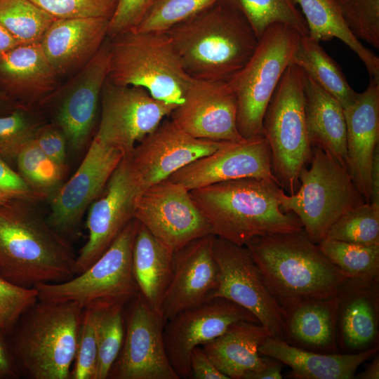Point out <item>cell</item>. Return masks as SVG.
<instances>
[{
  "label": "cell",
  "mask_w": 379,
  "mask_h": 379,
  "mask_svg": "<svg viewBox=\"0 0 379 379\" xmlns=\"http://www.w3.org/2000/svg\"><path fill=\"white\" fill-rule=\"evenodd\" d=\"M302 36L286 25L270 26L259 39L253 55L229 81L237 100V123L248 139L262 135V120L275 89Z\"/></svg>",
  "instance_id": "9c48e42d"
},
{
  "label": "cell",
  "mask_w": 379,
  "mask_h": 379,
  "mask_svg": "<svg viewBox=\"0 0 379 379\" xmlns=\"http://www.w3.org/2000/svg\"><path fill=\"white\" fill-rule=\"evenodd\" d=\"M244 246L283 310L303 300L337 296L352 279L323 253L303 229L256 237Z\"/></svg>",
  "instance_id": "7a4b0ae2"
},
{
  "label": "cell",
  "mask_w": 379,
  "mask_h": 379,
  "mask_svg": "<svg viewBox=\"0 0 379 379\" xmlns=\"http://www.w3.org/2000/svg\"><path fill=\"white\" fill-rule=\"evenodd\" d=\"M34 140L48 157L67 166V141L59 126L52 121L44 122L37 129Z\"/></svg>",
  "instance_id": "c3c4849f"
},
{
  "label": "cell",
  "mask_w": 379,
  "mask_h": 379,
  "mask_svg": "<svg viewBox=\"0 0 379 379\" xmlns=\"http://www.w3.org/2000/svg\"><path fill=\"white\" fill-rule=\"evenodd\" d=\"M271 336L260 323L239 321L201 347L215 366L230 379H246L267 367L259 347Z\"/></svg>",
  "instance_id": "83f0119b"
},
{
  "label": "cell",
  "mask_w": 379,
  "mask_h": 379,
  "mask_svg": "<svg viewBox=\"0 0 379 379\" xmlns=\"http://www.w3.org/2000/svg\"><path fill=\"white\" fill-rule=\"evenodd\" d=\"M109 20L102 18L55 19L40 45L58 74H74L99 51L107 38Z\"/></svg>",
  "instance_id": "d4e9b609"
},
{
  "label": "cell",
  "mask_w": 379,
  "mask_h": 379,
  "mask_svg": "<svg viewBox=\"0 0 379 379\" xmlns=\"http://www.w3.org/2000/svg\"><path fill=\"white\" fill-rule=\"evenodd\" d=\"M304 77L297 65L288 66L262 120V135L270 149L274 175L290 195L297 192L300 171L312 154L305 121Z\"/></svg>",
  "instance_id": "ba28073f"
},
{
  "label": "cell",
  "mask_w": 379,
  "mask_h": 379,
  "mask_svg": "<svg viewBox=\"0 0 379 379\" xmlns=\"http://www.w3.org/2000/svg\"><path fill=\"white\" fill-rule=\"evenodd\" d=\"M378 282L351 279L338 294L337 331L340 344L347 350H365L378 339Z\"/></svg>",
  "instance_id": "4316f807"
},
{
  "label": "cell",
  "mask_w": 379,
  "mask_h": 379,
  "mask_svg": "<svg viewBox=\"0 0 379 379\" xmlns=\"http://www.w3.org/2000/svg\"><path fill=\"white\" fill-rule=\"evenodd\" d=\"M215 235L197 239L173 253V272L161 309L164 322L211 298L219 270L213 253Z\"/></svg>",
  "instance_id": "7402d4cb"
},
{
  "label": "cell",
  "mask_w": 379,
  "mask_h": 379,
  "mask_svg": "<svg viewBox=\"0 0 379 379\" xmlns=\"http://www.w3.org/2000/svg\"><path fill=\"white\" fill-rule=\"evenodd\" d=\"M37 203L18 199L0 205V275L25 288L76 275L71 241L49 225Z\"/></svg>",
  "instance_id": "6da1fadb"
},
{
  "label": "cell",
  "mask_w": 379,
  "mask_h": 379,
  "mask_svg": "<svg viewBox=\"0 0 379 379\" xmlns=\"http://www.w3.org/2000/svg\"><path fill=\"white\" fill-rule=\"evenodd\" d=\"M37 300L35 288L18 286L0 275V329L9 335L22 313Z\"/></svg>",
  "instance_id": "ee69618b"
},
{
  "label": "cell",
  "mask_w": 379,
  "mask_h": 379,
  "mask_svg": "<svg viewBox=\"0 0 379 379\" xmlns=\"http://www.w3.org/2000/svg\"><path fill=\"white\" fill-rule=\"evenodd\" d=\"M301 8L308 35L320 42L334 38L345 44L364 64L370 79L379 80V58L366 48L349 27L335 0H294Z\"/></svg>",
  "instance_id": "1f68e13d"
},
{
  "label": "cell",
  "mask_w": 379,
  "mask_h": 379,
  "mask_svg": "<svg viewBox=\"0 0 379 379\" xmlns=\"http://www.w3.org/2000/svg\"><path fill=\"white\" fill-rule=\"evenodd\" d=\"M284 190L274 180L245 178L192 190L212 234L244 246L251 239L303 229L293 213L281 209Z\"/></svg>",
  "instance_id": "277c9868"
},
{
  "label": "cell",
  "mask_w": 379,
  "mask_h": 379,
  "mask_svg": "<svg viewBox=\"0 0 379 379\" xmlns=\"http://www.w3.org/2000/svg\"><path fill=\"white\" fill-rule=\"evenodd\" d=\"M239 321L260 323L245 308L220 297L208 299L168 319L163 330L164 345L180 379L192 378L190 360L194 348L215 339Z\"/></svg>",
  "instance_id": "e0dca14e"
},
{
  "label": "cell",
  "mask_w": 379,
  "mask_h": 379,
  "mask_svg": "<svg viewBox=\"0 0 379 379\" xmlns=\"http://www.w3.org/2000/svg\"><path fill=\"white\" fill-rule=\"evenodd\" d=\"M46 122L41 110L18 107L0 116V159L8 164L16 161L22 149L34 138Z\"/></svg>",
  "instance_id": "f35d334b"
},
{
  "label": "cell",
  "mask_w": 379,
  "mask_h": 379,
  "mask_svg": "<svg viewBox=\"0 0 379 379\" xmlns=\"http://www.w3.org/2000/svg\"><path fill=\"white\" fill-rule=\"evenodd\" d=\"M318 246L335 265L352 279L378 281L379 245H361L325 238Z\"/></svg>",
  "instance_id": "d590c367"
},
{
  "label": "cell",
  "mask_w": 379,
  "mask_h": 379,
  "mask_svg": "<svg viewBox=\"0 0 379 379\" xmlns=\"http://www.w3.org/2000/svg\"><path fill=\"white\" fill-rule=\"evenodd\" d=\"M134 218L173 253L212 234L206 218L190 191L168 179L138 194Z\"/></svg>",
  "instance_id": "4fadbf2b"
},
{
  "label": "cell",
  "mask_w": 379,
  "mask_h": 379,
  "mask_svg": "<svg viewBox=\"0 0 379 379\" xmlns=\"http://www.w3.org/2000/svg\"><path fill=\"white\" fill-rule=\"evenodd\" d=\"M101 114L95 135L129 157L177 107L154 98L145 88L118 86L106 79L100 96Z\"/></svg>",
  "instance_id": "7c38bea8"
},
{
  "label": "cell",
  "mask_w": 379,
  "mask_h": 379,
  "mask_svg": "<svg viewBox=\"0 0 379 379\" xmlns=\"http://www.w3.org/2000/svg\"><path fill=\"white\" fill-rule=\"evenodd\" d=\"M154 0H117L109 20L107 37L134 30L145 18Z\"/></svg>",
  "instance_id": "bcb514c9"
},
{
  "label": "cell",
  "mask_w": 379,
  "mask_h": 379,
  "mask_svg": "<svg viewBox=\"0 0 379 379\" xmlns=\"http://www.w3.org/2000/svg\"><path fill=\"white\" fill-rule=\"evenodd\" d=\"M55 19L102 18L109 20L117 0H31Z\"/></svg>",
  "instance_id": "f6af8a7d"
},
{
  "label": "cell",
  "mask_w": 379,
  "mask_h": 379,
  "mask_svg": "<svg viewBox=\"0 0 379 379\" xmlns=\"http://www.w3.org/2000/svg\"><path fill=\"white\" fill-rule=\"evenodd\" d=\"M319 43L309 36H302L291 63L335 98L344 109L355 100L358 93L352 89L340 67Z\"/></svg>",
  "instance_id": "d6a6232c"
},
{
  "label": "cell",
  "mask_w": 379,
  "mask_h": 379,
  "mask_svg": "<svg viewBox=\"0 0 379 379\" xmlns=\"http://www.w3.org/2000/svg\"><path fill=\"white\" fill-rule=\"evenodd\" d=\"M20 377L8 335L0 329V379H15Z\"/></svg>",
  "instance_id": "f907efd6"
},
{
  "label": "cell",
  "mask_w": 379,
  "mask_h": 379,
  "mask_svg": "<svg viewBox=\"0 0 379 379\" xmlns=\"http://www.w3.org/2000/svg\"><path fill=\"white\" fill-rule=\"evenodd\" d=\"M310 164L300 171L297 192H282L280 206L296 215L308 237L318 244L342 215L366 201L348 171L322 149L312 147Z\"/></svg>",
  "instance_id": "52a82bcc"
},
{
  "label": "cell",
  "mask_w": 379,
  "mask_h": 379,
  "mask_svg": "<svg viewBox=\"0 0 379 379\" xmlns=\"http://www.w3.org/2000/svg\"><path fill=\"white\" fill-rule=\"evenodd\" d=\"M139 193L124 157L88 208V238L77 256L76 275L91 266L134 218Z\"/></svg>",
  "instance_id": "d6986e66"
},
{
  "label": "cell",
  "mask_w": 379,
  "mask_h": 379,
  "mask_svg": "<svg viewBox=\"0 0 379 379\" xmlns=\"http://www.w3.org/2000/svg\"><path fill=\"white\" fill-rule=\"evenodd\" d=\"M109 63L107 37L92 59L64 86H60L44 107L52 105L51 121L64 132L68 152L73 155L83 152L91 141Z\"/></svg>",
  "instance_id": "5bb4252c"
},
{
  "label": "cell",
  "mask_w": 379,
  "mask_h": 379,
  "mask_svg": "<svg viewBox=\"0 0 379 379\" xmlns=\"http://www.w3.org/2000/svg\"><path fill=\"white\" fill-rule=\"evenodd\" d=\"M245 178L271 179L279 184L273 173L269 144L263 135L228 142L178 170L168 180L190 191Z\"/></svg>",
  "instance_id": "44dd1931"
},
{
  "label": "cell",
  "mask_w": 379,
  "mask_h": 379,
  "mask_svg": "<svg viewBox=\"0 0 379 379\" xmlns=\"http://www.w3.org/2000/svg\"><path fill=\"white\" fill-rule=\"evenodd\" d=\"M245 17L258 40L265 30L277 23L295 29L301 36L308 29L294 0H229Z\"/></svg>",
  "instance_id": "836d02e7"
},
{
  "label": "cell",
  "mask_w": 379,
  "mask_h": 379,
  "mask_svg": "<svg viewBox=\"0 0 379 379\" xmlns=\"http://www.w3.org/2000/svg\"><path fill=\"white\" fill-rule=\"evenodd\" d=\"M84 308L74 302L37 300L8 336L20 375L71 379Z\"/></svg>",
  "instance_id": "5b68a950"
},
{
  "label": "cell",
  "mask_w": 379,
  "mask_h": 379,
  "mask_svg": "<svg viewBox=\"0 0 379 379\" xmlns=\"http://www.w3.org/2000/svg\"><path fill=\"white\" fill-rule=\"evenodd\" d=\"M190 365L192 378L230 379L215 366L201 346L192 350Z\"/></svg>",
  "instance_id": "681fc988"
},
{
  "label": "cell",
  "mask_w": 379,
  "mask_h": 379,
  "mask_svg": "<svg viewBox=\"0 0 379 379\" xmlns=\"http://www.w3.org/2000/svg\"><path fill=\"white\" fill-rule=\"evenodd\" d=\"M307 131L312 147H318L347 170L346 123L340 102L304 72Z\"/></svg>",
  "instance_id": "f1b7e54d"
},
{
  "label": "cell",
  "mask_w": 379,
  "mask_h": 379,
  "mask_svg": "<svg viewBox=\"0 0 379 379\" xmlns=\"http://www.w3.org/2000/svg\"><path fill=\"white\" fill-rule=\"evenodd\" d=\"M213 253L219 282L211 298H224L241 306L271 336L284 340V312L266 286L247 248L215 236Z\"/></svg>",
  "instance_id": "8fae6325"
},
{
  "label": "cell",
  "mask_w": 379,
  "mask_h": 379,
  "mask_svg": "<svg viewBox=\"0 0 379 379\" xmlns=\"http://www.w3.org/2000/svg\"><path fill=\"white\" fill-rule=\"evenodd\" d=\"M173 253L139 222L132 252L133 274L139 293L161 315L172 276Z\"/></svg>",
  "instance_id": "4dcf8cb0"
},
{
  "label": "cell",
  "mask_w": 379,
  "mask_h": 379,
  "mask_svg": "<svg viewBox=\"0 0 379 379\" xmlns=\"http://www.w3.org/2000/svg\"><path fill=\"white\" fill-rule=\"evenodd\" d=\"M370 203L379 205V145L375 149L372 159Z\"/></svg>",
  "instance_id": "816d5d0a"
},
{
  "label": "cell",
  "mask_w": 379,
  "mask_h": 379,
  "mask_svg": "<svg viewBox=\"0 0 379 379\" xmlns=\"http://www.w3.org/2000/svg\"><path fill=\"white\" fill-rule=\"evenodd\" d=\"M128 302L123 345L108 378L180 379L166 352L162 316L140 293Z\"/></svg>",
  "instance_id": "2e32d148"
},
{
  "label": "cell",
  "mask_w": 379,
  "mask_h": 379,
  "mask_svg": "<svg viewBox=\"0 0 379 379\" xmlns=\"http://www.w3.org/2000/svg\"><path fill=\"white\" fill-rule=\"evenodd\" d=\"M343 109L347 171L365 201L370 203L372 159L379 145V80L370 79L366 89Z\"/></svg>",
  "instance_id": "cb8c5ba5"
},
{
  "label": "cell",
  "mask_w": 379,
  "mask_h": 379,
  "mask_svg": "<svg viewBox=\"0 0 379 379\" xmlns=\"http://www.w3.org/2000/svg\"><path fill=\"white\" fill-rule=\"evenodd\" d=\"M374 345L354 354H323L292 345L285 340L267 337L259 347L260 355L289 366L291 376L298 379H350L358 367L376 354Z\"/></svg>",
  "instance_id": "484cf974"
},
{
  "label": "cell",
  "mask_w": 379,
  "mask_h": 379,
  "mask_svg": "<svg viewBox=\"0 0 379 379\" xmlns=\"http://www.w3.org/2000/svg\"><path fill=\"white\" fill-rule=\"evenodd\" d=\"M15 164L24 180L47 201L65 182L68 168L44 154L34 139L20 152Z\"/></svg>",
  "instance_id": "8d00e7d4"
},
{
  "label": "cell",
  "mask_w": 379,
  "mask_h": 379,
  "mask_svg": "<svg viewBox=\"0 0 379 379\" xmlns=\"http://www.w3.org/2000/svg\"><path fill=\"white\" fill-rule=\"evenodd\" d=\"M124 157L119 149L94 135L76 172L48 200L49 225L69 241L75 239L86 210Z\"/></svg>",
  "instance_id": "9a60e30c"
},
{
  "label": "cell",
  "mask_w": 379,
  "mask_h": 379,
  "mask_svg": "<svg viewBox=\"0 0 379 379\" xmlns=\"http://www.w3.org/2000/svg\"><path fill=\"white\" fill-rule=\"evenodd\" d=\"M326 239L361 245H379V205L364 203L342 215Z\"/></svg>",
  "instance_id": "ab89813d"
},
{
  "label": "cell",
  "mask_w": 379,
  "mask_h": 379,
  "mask_svg": "<svg viewBox=\"0 0 379 379\" xmlns=\"http://www.w3.org/2000/svg\"><path fill=\"white\" fill-rule=\"evenodd\" d=\"M193 79L229 81L247 63L258 39L241 13L221 0L166 31Z\"/></svg>",
  "instance_id": "3957f363"
},
{
  "label": "cell",
  "mask_w": 379,
  "mask_h": 379,
  "mask_svg": "<svg viewBox=\"0 0 379 379\" xmlns=\"http://www.w3.org/2000/svg\"><path fill=\"white\" fill-rule=\"evenodd\" d=\"M355 378L360 379H378L379 378V357L375 358L367 366L366 370L358 374Z\"/></svg>",
  "instance_id": "11a10c76"
},
{
  "label": "cell",
  "mask_w": 379,
  "mask_h": 379,
  "mask_svg": "<svg viewBox=\"0 0 379 379\" xmlns=\"http://www.w3.org/2000/svg\"><path fill=\"white\" fill-rule=\"evenodd\" d=\"M337 4L354 36L379 48V0H339Z\"/></svg>",
  "instance_id": "7bdbcfd3"
},
{
  "label": "cell",
  "mask_w": 379,
  "mask_h": 379,
  "mask_svg": "<svg viewBox=\"0 0 379 379\" xmlns=\"http://www.w3.org/2000/svg\"><path fill=\"white\" fill-rule=\"evenodd\" d=\"M0 101H10L1 91H0Z\"/></svg>",
  "instance_id": "9f6ffc18"
},
{
  "label": "cell",
  "mask_w": 379,
  "mask_h": 379,
  "mask_svg": "<svg viewBox=\"0 0 379 379\" xmlns=\"http://www.w3.org/2000/svg\"><path fill=\"white\" fill-rule=\"evenodd\" d=\"M19 44L0 25V58Z\"/></svg>",
  "instance_id": "db71d44e"
},
{
  "label": "cell",
  "mask_w": 379,
  "mask_h": 379,
  "mask_svg": "<svg viewBox=\"0 0 379 379\" xmlns=\"http://www.w3.org/2000/svg\"><path fill=\"white\" fill-rule=\"evenodd\" d=\"M220 1L154 0L145 18L134 30L166 32Z\"/></svg>",
  "instance_id": "60d3db41"
},
{
  "label": "cell",
  "mask_w": 379,
  "mask_h": 379,
  "mask_svg": "<svg viewBox=\"0 0 379 379\" xmlns=\"http://www.w3.org/2000/svg\"><path fill=\"white\" fill-rule=\"evenodd\" d=\"M18 199L45 201L9 164L0 159V205Z\"/></svg>",
  "instance_id": "7dc6e473"
},
{
  "label": "cell",
  "mask_w": 379,
  "mask_h": 379,
  "mask_svg": "<svg viewBox=\"0 0 379 379\" xmlns=\"http://www.w3.org/2000/svg\"><path fill=\"white\" fill-rule=\"evenodd\" d=\"M237 100L228 81L193 79L171 119L189 135L215 141L240 142Z\"/></svg>",
  "instance_id": "ffe728a7"
},
{
  "label": "cell",
  "mask_w": 379,
  "mask_h": 379,
  "mask_svg": "<svg viewBox=\"0 0 379 379\" xmlns=\"http://www.w3.org/2000/svg\"><path fill=\"white\" fill-rule=\"evenodd\" d=\"M284 311L286 342L306 350H337L338 295L303 300Z\"/></svg>",
  "instance_id": "f546056e"
},
{
  "label": "cell",
  "mask_w": 379,
  "mask_h": 379,
  "mask_svg": "<svg viewBox=\"0 0 379 379\" xmlns=\"http://www.w3.org/2000/svg\"><path fill=\"white\" fill-rule=\"evenodd\" d=\"M59 78L40 43L18 44L0 58V91L19 107L41 110L59 88Z\"/></svg>",
  "instance_id": "603a6c76"
},
{
  "label": "cell",
  "mask_w": 379,
  "mask_h": 379,
  "mask_svg": "<svg viewBox=\"0 0 379 379\" xmlns=\"http://www.w3.org/2000/svg\"><path fill=\"white\" fill-rule=\"evenodd\" d=\"M126 304L100 305L98 322V359L95 379L108 378L125 336Z\"/></svg>",
  "instance_id": "74e56055"
},
{
  "label": "cell",
  "mask_w": 379,
  "mask_h": 379,
  "mask_svg": "<svg viewBox=\"0 0 379 379\" xmlns=\"http://www.w3.org/2000/svg\"><path fill=\"white\" fill-rule=\"evenodd\" d=\"M55 19L31 0H0V25L19 44L39 43Z\"/></svg>",
  "instance_id": "e575fe53"
},
{
  "label": "cell",
  "mask_w": 379,
  "mask_h": 379,
  "mask_svg": "<svg viewBox=\"0 0 379 379\" xmlns=\"http://www.w3.org/2000/svg\"><path fill=\"white\" fill-rule=\"evenodd\" d=\"M227 142L194 138L171 119H165L126 157L132 178L141 192Z\"/></svg>",
  "instance_id": "ac0fdd59"
},
{
  "label": "cell",
  "mask_w": 379,
  "mask_h": 379,
  "mask_svg": "<svg viewBox=\"0 0 379 379\" xmlns=\"http://www.w3.org/2000/svg\"><path fill=\"white\" fill-rule=\"evenodd\" d=\"M281 369L279 361L267 360V367L265 369L248 374L246 379H281L283 378Z\"/></svg>",
  "instance_id": "f5cc1de1"
},
{
  "label": "cell",
  "mask_w": 379,
  "mask_h": 379,
  "mask_svg": "<svg viewBox=\"0 0 379 379\" xmlns=\"http://www.w3.org/2000/svg\"><path fill=\"white\" fill-rule=\"evenodd\" d=\"M336 2H338L339 0H335Z\"/></svg>",
  "instance_id": "6f0895ef"
},
{
  "label": "cell",
  "mask_w": 379,
  "mask_h": 379,
  "mask_svg": "<svg viewBox=\"0 0 379 379\" xmlns=\"http://www.w3.org/2000/svg\"><path fill=\"white\" fill-rule=\"evenodd\" d=\"M139 222L132 219L108 248L85 271L60 283L34 288L38 299L74 302L83 308L101 303H128L139 293L132 270V252Z\"/></svg>",
  "instance_id": "30bf717a"
},
{
  "label": "cell",
  "mask_w": 379,
  "mask_h": 379,
  "mask_svg": "<svg viewBox=\"0 0 379 379\" xmlns=\"http://www.w3.org/2000/svg\"><path fill=\"white\" fill-rule=\"evenodd\" d=\"M109 39V81L143 88L154 98L176 106L183 102L193 78L166 32L131 30Z\"/></svg>",
  "instance_id": "8992f818"
},
{
  "label": "cell",
  "mask_w": 379,
  "mask_h": 379,
  "mask_svg": "<svg viewBox=\"0 0 379 379\" xmlns=\"http://www.w3.org/2000/svg\"><path fill=\"white\" fill-rule=\"evenodd\" d=\"M100 305L95 304L84 308L71 379H95Z\"/></svg>",
  "instance_id": "b9f144b4"
}]
</instances>
